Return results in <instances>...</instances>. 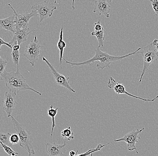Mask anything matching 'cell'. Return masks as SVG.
<instances>
[{
    "mask_svg": "<svg viewBox=\"0 0 158 156\" xmlns=\"http://www.w3.org/2000/svg\"><path fill=\"white\" fill-rule=\"evenodd\" d=\"M142 50L141 48H139L136 51L132 53H129L127 55L123 56H112L110 55L106 52H103L100 49V47H98L97 49L95 50V54L94 56L91 59L88 60V61H84L81 63H72L67 61L64 59L67 64H70L72 66H81L85 65H91L92 63H94L95 61L98 62L97 65V67L98 70H103L106 67L110 68V64L112 62H116V61H121L125 58H127L130 56L135 55L137 52H139L140 50Z\"/></svg>",
    "mask_w": 158,
    "mask_h": 156,
    "instance_id": "cell-1",
    "label": "cell"
},
{
    "mask_svg": "<svg viewBox=\"0 0 158 156\" xmlns=\"http://www.w3.org/2000/svg\"><path fill=\"white\" fill-rule=\"evenodd\" d=\"M0 77L1 80L5 82L8 90L17 94L20 91L29 90L35 92L40 95H42L41 93L30 86L27 83L26 79L20 73L19 70L12 72H7L5 70Z\"/></svg>",
    "mask_w": 158,
    "mask_h": 156,
    "instance_id": "cell-2",
    "label": "cell"
},
{
    "mask_svg": "<svg viewBox=\"0 0 158 156\" xmlns=\"http://www.w3.org/2000/svg\"><path fill=\"white\" fill-rule=\"evenodd\" d=\"M10 117L15 130L19 137V145L28 153L30 156L35 154L33 146V138L30 131L17 121L13 116L11 115Z\"/></svg>",
    "mask_w": 158,
    "mask_h": 156,
    "instance_id": "cell-3",
    "label": "cell"
},
{
    "mask_svg": "<svg viewBox=\"0 0 158 156\" xmlns=\"http://www.w3.org/2000/svg\"><path fill=\"white\" fill-rule=\"evenodd\" d=\"M138 52L142 54L143 58V70L139 81V82H141L149 66L158 60V53L152 43L148 44L144 47V50H141V52Z\"/></svg>",
    "mask_w": 158,
    "mask_h": 156,
    "instance_id": "cell-4",
    "label": "cell"
},
{
    "mask_svg": "<svg viewBox=\"0 0 158 156\" xmlns=\"http://www.w3.org/2000/svg\"><path fill=\"white\" fill-rule=\"evenodd\" d=\"M31 9L37 13L40 17V25H41L43 20L51 17L54 11L57 9V7L52 3L44 1L42 2H37L33 5Z\"/></svg>",
    "mask_w": 158,
    "mask_h": 156,
    "instance_id": "cell-5",
    "label": "cell"
},
{
    "mask_svg": "<svg viewBox=\"0 0 158 156\" xmlns=\"http://www.w3.org/2000/svg\"><path fill=\"white\" fill-rule=\"evenodd\" d=\"M40 46L37 40L36 36H34V40L27 45L23 56L28 60L30 64L34 66L35 62L38 61L40 52Z\"/></svg>",
    "mask_w": 158,
    "mask_h": 156,
    "instance_id": "cell-6",
    "label": "cell"
},
{
    "mask_svg": "<svg viewBox=\"0 0 158 156\" xmlns=\"http://www.w3.org/2000/svg\"><path fill=\"white\" fill-rule=\"evenodd\" d=\"M144 129L145 127H143L140 130L137 129L136 131L133 130L130 131L122 138H119L117 140H114V142H125L127 143L128 150H135L136 153L138 154L139 153L136 148V143L138 142V139H141V137L139 136V134H140Z\"/></svg>",
    "mask_w": 158,
    "mask_h": 156,
    "instance_id": "cell-7",
    "label": "cell"
},
{
    "mask_svg": "<svg viewBox=\"0 0 158 156\" xmlns=\"http://www.w3.org/2000/svg\"><path fill=\"white\" fill-rule=\"evenodd\" d=\"M42 60L46 63L50 70H51V72L54 76L55 82L58 85L62 86L72 92L76 93V91L72 88L70 85V82H69L70 78H67L62 75V74L59 73L57 70L54 68L53 65L45 57H42Z\"/></svg>",
    "mask_w": 158,
    "mask_h": 156,
    "instance_id": "cell-8",
    "label": "cell"
},
{
    "mask_svg": "<svg viewBox=\"0 0 158 156\" xmlns=\"http://www.w3.org/2000/svg\"><path fill=\"white\" fill-rule=\"evenodd\" d=\"M107 86H108L109 88L113 89L115 93L118 94H125L129 96L144 101L153 102L158 98V95H157L153 99H144L143 98L140 97L133 95L131 94L130 93L128 92L127 91H126L125 86H123V84L121 83L120 82H117L112 77H110L109 79Z\"/></svg>",
    "mask_w": 158,
    "mask_h": 156,
    "instance_id": "cell-9",
    "label": "cell"
},
{
    "mask_svg": "<svg viewBox=\"0 0 158 156\" xmlns=\"http://www.w3.org/2000/svg\"><path fill=\"white\" fill-rule=\"evenodd\" d=\"M17 94L11 91H7L5 93L4 98L2 100L3 109L6 112L7 117H10L17 104L16 95Z\"/></svg>",
    "mask_w": 158,
    "mask_h": 156,
    "instance_id": "cell-10",
    "label": "cell"
},
{
    "mask_svg": "<svg viewBox=\"0 0 158 156\" xmlns=\"http://www.w3.org/2000/svg\"><path fill=\"white\" fill-rule=\"evenodd\" d=\"M9 6L13 11L14 14L16 18L17 24L20 29L28 28L29 22L31 19L33 17L38 16L37 13L34 10L31 9V12L29 14H19L16 11L10 4H9Z\"/></svg>",
    "mask_w": 158,
    "mask_h": 156,
    "instance_id": "cell-11",
    "label": "cell"
},
{
    "mask_svg": "<svg viewBox=\"0 0 158 156\" xmlns=\"http://www.w3.org/2000/svg\"><path fill=\"white\" fill-rule=\"evenodd\" d=\"M29 30V28L20 29L17 26L15 31L13 33V36H11V40L10 43L12 45L14 42L17 41L18 44L20 45L25 41H27V38L30 33L35 31L33 30L30 31Z\"/></svg>",
    "mask_w": 158,
    "mask_h": 156,
    "instance_id": "cell-12",
    "label": "cell"
},
{
    "mask_svg": "<svg viewBox=\"0 0 158 156\" xmlns=\"http://www.w3.org/2000/svg\"><path fill=\"white\" fill-rule=\"evenodd\" d=\"M66 146V141L63 145H58L55 143H47L46 145V153L49 156H59L64 155L66 153L65 147Z\"/></svg>",
    "mask_w": 158,
    "mask_h": 156,
    "instance_id": "cell-13",
    "label": "cell"
},
{
    "mask_svg": "<svg viewBox=\"0 0 158 156\" xmlns=\"http://www.w3.org/2000/svg\"><path fill=\"white\" fill-rule=\"evenodd\" d=\"M110 6L106 2V0H96L94 2V13L97 12L99 15H103L107 18L110 17Z\"/></svg>",
    "mask_w": 158,
    "mask_h": 156,
    "instance_id": "cell-14",
    "label": "cell"
},
{
    "mask_svg": "<svg viewBox=\"0 0 158 156\" xmlns=\"http://www.w3.org/2000/svg\"><path fill=\"white\" fill-rule=\"evenodd\" d=\"M0 26L2 28L14 33L17 26L16 18L15 15L4 19H0Z\"/></svg>",
    "mask_w": 158,
    "mask_h": 156,
    "instance_id": "cell-15",
    "label": "cell"
},
{
    "mask_svg": "<svg viewBox=\"0 0 158 156\" xmlns=\"http://www.w3.org/2000/svg\"><path fill=\"white\" fill-rule=\"evenodd\" d=\"M63 32H64V28L63 27H62L60 30L59 40L57 43V46L60 51V64L61 69H62V60L64 57L63 55H64V50L66 47V43L63 39V33H64Z\"/></svg>",
    "mask_w": 158,
    "mask_h": 156,
    "instance_id": "cell-16",
    "label": "cell"
},
{
    "mask_svg": "<svg viewBox=\"0 0 158 156\" xmlns=\"http://www.w3.org/2000/svg\"><path fill=\"white\" fill-rule=\"evenodd\" d=\"M59 108H53V105H50L49 109H48L47 111V114L50 117L52 118V129H51V138H52L53 136V132H54V129L55 126H56V123H55V116L57 115L58 113V109Z\"/></svg>",
    "mask_w": 158,
    "mask_h": 156,
    "instance_id": "cell-17",
    "label": "cell"
},
{
    "mask_svg": "<svg viewBox=\"0 0 158 156\" xmlns=\"http://www.w3.org/2000/svg\"><path fill=\"white\" fill-rule=\"evenodd\" d=\"M91 35L95 36L97 38L98 42V47H103L105 37L104 34V29L100 31L94 30V31L92 32Z\"/></svg>",
    "mask_w": 158,
    "mask_h": 156,
    "instance_id": "cell-18",
    "label": "cell"
},
{
    "mask_svg": "<svg viewBox=\"0 0 158 156\" xmlns=\"http://www.w3.org/2000/svg\"><path fill=\"white\" fill-rule=\"evenodd\" d=\"M61 136L63 139L68 141H71L74 139V133L70 126L66 127L61 131Z\"/></svg>",
    "mask_w": 158,
    "mask_h": 156,
    "instance_id": "cell-19",
    "label": "cell"
},
{
    "mask_svg": "<svg viewBox=\"0 0 158 156\" xmlns=\"http://www.w3.org/2000/svg\"><path fill=\"white\" fill-rule=\"evenodd\" d=\"M12 58L15 65L17 67V70H19L20 54L19 50H12L11 53Z\"/></svg>",
    "mask_w": 158,
    "mask_h": 156,
    "instance_id": "cell-20",
    "label": "cell"
},
{
    "mask_svg": "<svg viewBox=\"0 0 158 156\" xmlns=\"http://www.w3.org/2000/svg\"><path fill=\"white\" fill-rule=\"evenodd\" d=\"M110 143H107L106 145H102V144H99L98 145L96 148L94 149H91V150H89L88 151H87L84 154H78L77 156H89L91 155L93 156L94 153L96 152H98L101 150L105 146H107V145H109Z\"/></svg>",
    "mask_w": 158,
    "mask_h": 156,
    "instance_id": "cell-21",
    "label": "cell"
},
{
    "mask_svg": "<svg viewBox=\"0 0 158 156\" xmlns=\"http://www.w3.org/2000/svg\"><path fill=\"white\" fill-rule=\"evenodd\" d=\"M0 143L2 148H3L5 152L10 156H15L19 154L17 152H15L9 146L4 144L2 142H0Z\"/></svg>",
    "mask_w": 158,
    "mask_h": 156,
    "instance_id": "cell-22",
    "label": "cell"
},
{
    "mask_svg": "<svg viewBox=\"0 0 158 156\" xmlns=\"http://www.w3.org/2000/svg\"><path fill=\"white\" fill-rule=\"evenodd\" d=\"M10 134L9 133H2L0 137V142H2L3 143L7 145L11 146L10 142Z\"/></svg>",
    "mask_w": 158,
    "mask_h": 156,
    "instance_id": "cell-23",
    "label": "cell"
},
{
    "mask_svg": "<svg viewBox=\"0 0 158 156\" xmlns=\"http://www.w3.org/2000/svg\"><path fill=\"white\" fill-rule=\"evenodd\" d=\"M19 137L17 133L16 134H10V142L11 145L12 146L14 145L19 143Z\"/></svg>",
    "mask_w": 158,
    "mask_h": 156,
    "instance_id": "cell-24",
    "label": "cell"
},
{
    "mask_svg": "<svg viewBox=\"0 0 158 156\" xmlns=\"http://www.w3.org/2000/svg\"><path fill=\"white\" fill-rule=\"evenodd\" d=\"M7 64V62L5 59L0 57V75L5 70V68Z\"/></svg>",
    "mask_w": 158,
    "mask_h": 156,
    "instance_id": "cell-25",
    "label": "cell"
},
{
    "mask_svg": "<svg viewBox=\"0 0 158 156\" xmlns=\"http://www.w3.org/2000/svg\"><path fill=\"white\" fill-rule=\"evenodd\" d=\"M155 12V15L158 17V0H150Z\"/></svg>",
    "mask_w": 158,
    "mask_h": 156,
    "instance_id": "cell-26",
    "label": "cell"
},
{
    "mask_svg": "<svg viewBox=\"0 0 158 156\" xmlns=\"http://www.w3.org/2000/svg\"><path fill=\"white\" fill-rule=\"evenodd\" d=\"M94 25V30L100 31L104 29L103 26L101 23V19L100 18L98 19L97 22L95 23Z\"/></svg>",
    "mask_w": 158,
    "mask_h": 156,
    "instance_id": "cell-27",
    "label": "cell"
},
{
    "mask_svg": "<svg viewBox=\"0 0 158 156\" xmlns=\"http://www.w3.org/2000/svg\"><path fill=\"white\" fill-rule=\"evenodd\" d=\"M0 42H1V43H0V49H1L2 45H7V46H8L9 48H11V49H12L13 45H12L10 43L6 42L5 40H3L2 38H0Z\"/></svg>",
    "mask_w": 158,
    "mask_h": 156,
    "instance_id": "cell-28",
    "label": "cell"
},
{
    "mask_svg": "<svg viewBox=\"0 0 158 156\" xmlns=\"http://www.w3.org/2000/svg\"><path fill=\"white\" fill-rule=\"evenodd\" d=\"M152 44L154 45V46L156 47V49L158 53V40L157 39H155L152 42Z\"/></svg>",
    "mask_w": 158,
    "mask_h": 156,
    "instance_id": "cell-29",
    "label": "cell"
},
{
    "mask_svg": "<svg viewBox=\"0 0 158 156\" xmlns=\"http://www.w3.org/2000/svg\"><path fill=\"white\" fill-rule=\"evenodd\" d=\"M78 151H77V152H75L74 151H71L69 152V156H75L78 155Z\"/></svg>",
    "mask_w": 158,
    "mask_h": 156,
    "instance_id": "cell-30",
    "label": "cell"
},
{
    "mask_svg": "<svg viewBox=\"0 0 158 156\" xmlns=\"http://www.w3.org/2000/svg\"><path fill=\"white\" fill-rule=\"evenodd\" d=\"M75 0H72V2H73V4H72V8H73V9H75V6H74V3H75Z\"/></svg>",
    "mask_w": 158,
    "mask_h": 156,
    "instance_id": "cell-31",
    "label": "cell"
},
{
    "mask_svg": "<svg viewBox=\"0 0 158 156\" xmlns=\"http://www.w3.org/2000/svg\"><path fill=\"white\" fill-rule=\"evenodd\" d=\"M57 3V0H55V2H54V3Z\"/></svg>",
    "mask_w": 158,
    "mask_h": 156,
    "instance_id": "cell-32",
    "label": "cell"
},
{
    "mask_svg": "<svg viewBox=\"0 0 158 156\" xmlns=\"http://www.w3.org/2000/svg\"><path fill=\"white\" fill-rule=\"evenodd\" d=\"M112 0H110V2H112Z\"/></svg>",
    "mask_w": 158,
    "mask_h": 156,
    "instance_id": "cell-33",
    "label": "cell"
}]
</instances>
